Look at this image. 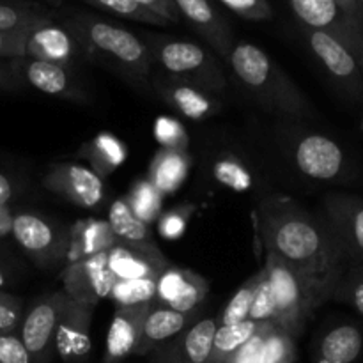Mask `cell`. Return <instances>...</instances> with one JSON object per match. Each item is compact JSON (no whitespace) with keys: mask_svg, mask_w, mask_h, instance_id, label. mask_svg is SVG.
Returning <instances> with one entry per match:
<instances>
[{"mask_svg":"<svg viewBox=\"0 0 363 363\" xmlns=\"http://www.w3.org/2000/svg\"><path fill=\"white\" fill-rule=\"evenodd\" d=\"M259 236L268 254L307 277L332 300L351 261L325 218L287 195H272L259 208Z\"/></svg>","mask_w":363,"mask_h":363,"instance_id":"cell-1","label":"cell"},{"mask_svg":"<svg viewBox=\"0 0 363 363\" xmlns=\"http://www.w3.org/2000/svg\"><path fill=\"white\" fill-rule=\"evenodd\" d=\"M66 28L77 39L78 48L92 59L106 64L135 84H147L152 55L149 46L130 30L89 14L69 18Z\"/></svg>","mask_w":363,"mask_h":363,"instance_id":"cell-2","label":"cell"},{"mask_svg":"<svg viewBox=\"0 0 363 363\" xmlns=\"http://www.w3.org/2000/svg\"><path fill=\"white\" fill-rule=\"evenodd\" d=\"M227 60L243 87L250 91L262 106L293 117L311 113V105L300 89L269 59L264 50L252 43H234Z\"/></svg>","mask_w":363,"mask_h":363,"instance_id":"cell-3","label":"cell"},{"mask_svg":"<svg viewBox=\"0 0 363 363\" xmlns=\"http://www.w3.org/2000/svg\"><path fill=\"white\" fill-rule=\"evenodd\" d=\"M266 279L277 307V326L296 339L307 319L330 298L279 257L266 252Z\"/></svg>","mask_w":363,"mask_h":363,"instance_id":"cell-4","label":"cell"},{"mask_svg":"<svg viewBox=\"0 0 363 363\" xmlns=\"http://www.w3.org/2000/svg\"><path fill=\"white\" fill-rule=\"evenodd\" d=\"M152 59L167 73L181 78L183 84L206 92L225 89V74L215 59L201 45L183 39H158L149 46Z\"/></svg>","mask_w":363,"mask_h":363,"instance_id":"cell-5","label":"cell"},{"mask_svg":"<svg viewBox=\"0 0 363 363\" xmlns=\"http://www.w3.org/2000/svg\"><path fill=\"white\" fill-rule=\"evenodd\" d=\"M64 291H55L38 298L27 314H23L20 325V339L30 354L32 363H48L52 357L55 332L60 314L67 301Z\"/></svg>","mask_w":363,"mask_h":363,"instance_id":"cell-6","label":"cell"},{"mask_svg":"<svg viewBox=\"0 0 363 363\" xmlns=\"http://www.w3.org/2000/svg\"><path fill=\"white\" fill-rule=\"evenodd\" d=\"M11 234L21 250L41 268L55 266L67 257L69 240H66L52 223L34 213L13 215Z\"/></svg>","mask_w":363,"mask_h":363,"instance_id":"cell-7","label":"cell"},{"mask_svg":"<svg viewBox=\"0 0 363 363\" xmlns=\"http://www.w3.org/2000/svg\"><path fill=\"white\" fill-rule=\"evenodd\" d=\"M298 20L311 30H323L362 55L363 25L346 13L339 0H289Z\"/></svg>","mask_w":363,"mask_h":363,"instance_id":"cell-8","label":"cell"},{"mask_svg":"<svg viewBox=\"0 0 363 363\" xmlns=\"http://www.w3.org/2000/svg\"><path fill=\"white\" fill-rule=\"evenodd\" d=\"M108 252L91 255V257L74 261L64 269V293L73 300L96 307L103 298L110 296L117 279L110 272Z\"/></svg>","mask_w":363,"mask_h":363,"instance_id":"cell-9","label":"cell"},{"mask_svg":"<svg viewBox=\"0 0 363 363\" xmlns=\"http://www.w3.org/2000/svg\"><path fill=\"white\" fill-rule=\"evenodd\" d=\"M326 223L351 262L363 264V199L332 194L325 199Z\"/></svg>","mask_w":363,"mask_h":363,"instance_id":"cell-10","label":"cell"},{"mask_svg":"<svg viewBox=\"0 0 363 363\" xmlns=\"http://www.w3.org/2000/svg\"><path fill=\"white\" fill-rule=\"evenodd\" d=\"M96 307L67 298L55 332L53 350L64 363H80L91 353V321Z\"/></svg>","mask_w":363,"mask_h":363,"instance_id":"cell-11","label":"cell"},{"mask_svg":"<svg viewBox=\"0 0 363 363\" xmlns=\"http://www.w3.org/2000/svg\"><path fill=\"white\" fill-rule=\"evenodd\" d=\"M45 188L80 208H98L103 201L101 176L84 165H57L43 179Z\"/></svg>","mask_w":363,"mask_h":363,"instance_id":"cell-12","label":"cell"},{"mask_svg":"<svg viewBox=\"0 0 363 363\" xmlns=\"http://www.w3.org/2000/svg\"><path fill=\"white\" fill-rule=\"evenodd\" d=\"M307 41L314 55L337 82L350 89L360 87L362 59L351 46L328 32L311 28H307Z\"/></svg>","mask_w":363,"mask_h":363,"instance_id":"cell-13","label":"cell"},{"mask_svg":"<svg viewBox=\"0 0 363 363\" xmlns=\"http://www.w3.org/2000/svg\"><path fill=\"white\" fill-rule=\"evenodd\" d=\"M294 162L307 177L318 181H333L346 170V155L342 147L325 135H307L294 149Z\"/></svg>","mask_w":363,"mask_h":363,"instance_id":"cell-14","label":"cell"},{"mask_svg":"<svg viewBox=\"0 0 363 363\" xmlns=\"http://www.w3.org/2000/svg\"><path fill=\"white\" fill-rule=\"evenodd\" d=\"M216 333L215 319H199L177 337L156 347L155 363H209Z\"/></svg>","mask_w":363,"mask_h":363,"instance_id":"cell-15","label":"cell"},{"mask_svg":"<svg viewBox=\"0 0 363 363\" xmlns=\"http://www.w3.org/2000/svg\"><path fill=\"white\" fill-rule=\"evenodd\" d=\"M108 225L112 229L113 236L117 238V243L138 250L145 257L151 259L158 268H167V259L163 257L162 252L158 250L156 243L152 241L149 227L133 215L130 204H128V199H117L110 206Z\"/></svg>","mask_w":363,"mask_h":363,"instance_id":"cell-16","label":"cell"},{"mask_svg":"<svg viewBox=\"0 0 363 363\" xmlns=\"http://www.w3.org/2000/svg\"><path fill=\"white\" fill-rule=\"evenodd\" d=\"M78 50L80 48H78L77 39L66 27L48 21L27 32L23 57L55 62L60 66H71Z\"/></svg>","mask_w":363,"mask_h":363,"instance_id":"cell-17","label":"cell"},{"mask_svg":"<svg viewBox=\"0 0 363 363\" xmlns=\"http://www.w3.org/2000/svg\"><path fill=\"white\" fill-rule=\"evenodd\" d=\"M149 307L151 303L137 305V307H117L106 335L105 363H119L130 354H135Z\"/></svg>","mask_w":363,"mask_h":363,"instance_id":"cell-18","label":"cell"},{"mask_svg":"<svg viewBox=\"0 0 363 363\" xmlns=\"http://www.w3.org/2000/svg\"><path fill=\"white\" fill-rule=\"evenodd\" d=\"M195 314L197 312H177L169 308L167 305L152 301L149 307L147 315H145L144 326H142V337L138 342L135 354H149L156 350V347L163 346L169 342L170 339L179 335L183 330L195 323Z\"/></svg>","mask_w":363,"mask_h":363,"instance_id":"cell-19","label":"cell"},{"mask_svg":"<svg viewBox=\"0 0 363 363\" xmlns=\"http://www.w3.org/2000/svg\"><path fill=\"white\" fill-rule=\"evenodd\" d=\"M179 9L181 18H186L199 30V34L216 50L222 57H229L233 48V35L229 27L222 20L211 0H174Z\"/></svg>","mask_w":363,"mask_h":363,"instance_id":"cell-20","label":"cell"},{"mask_svg":"<svg viewBox=\"0 0 363 363\" xmlns=\"http://www.w3.org/2000/svg\"><path fill=\"white\" fill-rule=\"evenodd\" d=\"M20 73L30 87L38 89L45 94L60 96V98L67 99H73V96H77V87L71 78L69 66L21 57Z\"/></svg>","mask_w":363,"mask_h":363,"instance_id":"cell-21","label":"cell"},{"mask_svg":"<svg viewBox=\"0 0 363 363\" xmlns=\"http://www.w3.org/2000/svg\"><path fill=\"white\" fill-rule=\"evenodd\" d=\"M158 91L167 103L190 119H204L218 108V103L208 92L183 82H160Z\"/></svg>","mask_w":363,"mask_h":363,"instance_id":"cell-22","label":"cell"},{"mask_svg":"<svg viewBox=\"0 0 363 363\" xmlns=\"http://www.w3.org/2000/svg\"><path fill=\"white\" fill-rule=\"evenodd\" d=\"M113 245H117V238L113 236L108 223L96 220L77 223L71 233L67 257L73 259V262L80 261L101 252H108Z\"/></svg>","mask_w":363,"mask_h":363,"instance_id":"cell-23","label":"cell"},{"mask_svg":"<svg viewBox=\"0 0 363 363\" xmlns=\"http://www.w3.org/2000/svg\"><path fill=\"white\" fill-rule=\"evenodd\" d=\"M110 272L117 280H137V279H158L163 269L144 254L126 245H113L106 255Z\"/></svg>","mask_w":363,"mask_h":363,"instance_id":"cell-24","label":"cell"},{"mask_svg":"<svg viewBox=\"0 0 363 363\" xmlns=\"http://www.w3.org/2000/svg\"><path fill=\"white\" fill-rule=\"evenodd\" d=\"M363 335L353 325H340L323 339L321 358L328 363H353L362 354Z\"/></svg>","mask_w":363,"mask_h":363,"instance_id":"cell-25","label":"cell"},{"mask_svg":"<svg viewBox=\"0 0 363 363\" xmlns=\"http://www.w3.org/2000/svg\"><path fill=\"white\" fill-rule=\"evenodd\" d=\"M190 167L186 152L177 149H163L158 152L151 165V183L160 194H169L177 190L184 181Z\"/></svg>","mask_w":363,"mask_h":363,"instance_id":"cell-26","label":"cell"},{"mask_svg":"<svg viewBox=\"0 0 363 363\" xmlns=\"http://www.w3.org/2000/svg\"><path fill=\"white\" fill-rule=\"evenodd\" d=\"M48 21H53L52 13L38 4L0 0V32H27Z\"/></svg>","mask_w":363,"mask_h":363,"instance_id":"cell-27","label":"cell"},{"mask_svg":"<svg viewBox=\"0 0 363 363\" xmlns=\"http://www.w3.org/2000/svg\"><path fill=\"white\" fill-rule=\"evenodd\" d=\"M261 325L250 321L234 323V325L216 326L215 340H213L211 360L209 363H227L234 357L240 347H243L255 333L259 332Z\"/></svg>","mask_w":363,"mask_h":363,"instance_id":"cell-28","label":"cell"},{"mask_svg":"<svg viewBox=\"0 0 363 363\" xmlns=\"http://www.w3.org/2000/svg\"><path fill=\"white\" fill-rule=\"evenodd\" d=\"M85 156L92 162L96 174L101 176V174L117 169L124 162L126 149L117 138L110 137V135H99L91 144L85 145Z\"/></svg>","mask_w":363,"mask_h":363,"instance_id":"cell-29","label":"cell"},{"mask_svg":"<svg viewBox=\"0 0 363 363\" xmlns=\"http://www.w3.org/2000/svg\"><path fill=\"white\" fill-rule=\"evenodd\" d=\"M156 280L158 279H137L117 280L112 287L110 296L117 307H137L156 301Z\"/></svg>","mask_w":363,"mask_h":363,"instance_id":"cell-30","label":"cell"},{"mask_svg":"<svg viewBox=\"0 0 363 363\" xmlns=\"http://www.w3.org/2000/svg\"><path fill=\"white\" fill-rule=\"evenodd\" d=\"M262 279H264V268L259 273H255L252 279H248L247 282L238 289V293L234 294L233 300H230L229 303H227V307L223 308V314L222 318H220V323H222V325H234V323L247 321L248 314H250L252 301H254V294Z\"/></svg>","mask_w":363,"mask_h":363,"instance_id":"cell-31","label":"cell"},{"mask_svg":"<svg viewBox=\"0 0 363 363\" xmlns=\"http://www.w3.org/2000/svg\"><path fill=\"white\" fill-rule=\"evenodd\" d=\"M332 300L342 301L363 315V264L351 262L347 266L337 282Z\"/></svg>","mask_w":363,"mask_h":363,"instance_id":"cell-32","label":"cell"},{"mask_svg":"<svg viewBox=\"0 0 363 363\" xmlns=\"http://www.w3.org/2000/svg\"><path fill=\"white\" fill-rule=\"evenodd\" d=\"M128 204L133 215L147 225L152 220H156V216L162 211V194L156 190L151 181H142L128 197Z\"/></svg>","mask_w":363,"mask_h":363,"instance_id":"cell-33","label":"cell"},{"mask_svg":"<svg viewBox=\"0 0 363 363\" xmlns=\"http://www.w3.org/2000/svg\"><path fill=\"white\" fill-rule=\"evenodd\" d=\"M84 2L91 4V6L98 7V9L117 14V16L121 18L140 21V23L155 25V27H165V25H169V21H165L163 18L152 14L151 11L142 7L137 0H84Z\"/></svg>","mask_w":363,"mask_h":363,"instance_id":"cell-34","label":"cell"},{"mask_svg":"<svg viewBox=\"0 0 363 363\" xmlns=\"http://www.w3.org/2000/svg\"><path fill=\"white\" fill-rule=\"evenodd\" d=\"M287 362H294V337L275 325L266 337L262 363Z\"/></svg>","mask_w":363,"mask_h":363,"instance_id":"cell-35","label":"cell"},{"mask_svg":"<svg viewBox=\"0 0 363 363\" xmlns=\"http://www.w3.org/2000/svg\"><path fill=\"white\" fill-rule=\"evenodd\" d=\"M248 319L257 325H266V323H273L277 325V307L275 300H273L272 289H269L268 279L261 280V284L257 286V291L254 294V301H252L250 314H248Z\"/></svg>","mask_w":363,"mask_h":363,"instance_id":"cell-36","label":"cell"},{"mask_svg":"<svg viewBox=\"0 0 363 363\" xmlns=\"http://www.w3.org/2000/svg\"><path fill=\"white\" fill-rule=\"evenodd\" d=\"M215 176L220 183L233 188V190L236 191L248 190L252 184L250 174L247 172L245 167H241L240 163L234 162V160H222V162L216 163Z\"/></svg>","mask_w":363,"mask_h":363,"instance_id":"cell-37","label":"cell"},{"mask_svg":"<svg viewBox=\"0 0 363 363\" xmlns=\"http://www.w3.org/2000/svg\"><path fill=\"white\" fill-rule=\"evenodd\" d=\"M218 2L245 20L264 21L273 18V9L268 0H218Z\"/></svg>","mask_w":363,"mask_h":363,"instance_id":"cell-38","label":"cell"},{"mask_svg":"<svg viewBox=\"0 0 363 363\" xmlns=\"http://www.w3.org/2000/svg\"><path fill=\"white\" fill-rule=\"evenodd\" d=\"M273 326H275L273 323L261 325L259 332L255 333L243 347H240V350L234 353V357L227 363H262V358H264L266 337H268L269 330H272Z\"/></svg>","mask_w":363,"mask_h":363,"instance_id":"cell-39","label":"cell"},{"mask_svg":"<svg viewBox=\"0 0 363 363\" xmlns=\"http://www.w3.org/2000/svg\"><path fill=\"white\" fill-rule=\"evenodd\" d=\"M23 319V305L16 296L0 291V333H16Z\"/></svg>","mask_w":363,"mask_h":363,"instance_id":"cell-40","label":"cell"},{"mask_svg":"<svg viewBox=\"0 0 363 363\" xmlns=\"http://www.w3.org/2000/svg\"><path fill=\"white\" fill-rule=\"evenodd\" d=\"M155 135L165 145V149H177V151H181V147H186L188 138L183 126L177 121L170 119V117H160L156 121Z\"/></svg>","mask_w":363,"mask_h":363,"instance_id":"cell-41","label":"cell"},{"mask_svg":"<svg viewBox=\"0 0 363 363\" xmlns=\"http://www.w3.org/2000/svg\"><path fill=\"white\" fill-rule=\"evenodd\" d=\"M0 363H32L27 347L16 333H0Z\"/></svg>","mask_w":363,"mask_h":363,"instance_id":"cell-42","label":"cell"},{"mask_svg":"<svg viewBox=\"0 0 363 363\" xmlns=\"http://www.w3.org/2000/svg\"><path fill=\"white\" fill-rule=\"evenodd\" d=\"M188 215H190L188 209H174V211L165 213L160 220V234L167 240H177L179 236H183Z\"/></svg>","mask_w":363,"mask_h":363,"instance_id":"cell-43","label":"cell"},{"mask_svg":"<svg viewBox=\"0 0 363 363\" xmlns=\"http://www.w3.org/2000/svg\"><path fill=\"white\" fill-rule=\"evenodd\" d=\"M27 32H0V59H21Z\"/></svg>","mask_w":363,"mask_h":363,"instance_id":"cell-44","label":"cell"},{"mask_svg":"<svg viewBox=\"0 0 363 363\" xmlns=\"http://www.w3.org/2000/svg\"><path fill=\"white\" fill-rule=\"evenodd\" d=\"M137 2L147 11H151L152 14H156V16L169 21V23H176V21L181 20L179 9H177L174 0H137Z\"/></svg>","mask_w":363,"mask_h":363,"instance_id":"cell-45","label":"cell"},{"mask_svg":"<svg viewBox=\"0 0 363 363\" xmlns=\"http://www.w3.org/2000/svg\"><path fill=\"white\" fill-rule=\"evenodd\" d=\"M20 73V59H0V89L13 87Z\"/></svg>","mask_w":363,"mask_h":363,"instance_id":"cell-46","label":"cell"},{"mask_svg":"<svg viewBox=\"0 0 363 363\" xmlns=\"http://www.w3.org/2000/svg\"><path fill=\"white\" fill-rule=\"evenodd\" d=\"M11 225H13V215L7 209V204H0V236L9 234Z\"/></svg>","mask_w":363,"mask_h":363,"instance_id":"cell-47","label":"cell"},{"mask_svg":"<svg viewBox=\"0 0 363 363\" xmlns=\"http://www.w3.org/2000/svg\"><path fill=\"white\" fill-rule=\"evenodd\" d=\"M13 199V184L0 172V204H7Z\"/></svg>","mask_w":363,"mask_h":363,"instance_id":"cell-48","label":"cell"},{"mask_svg":"<svg viewBox=\"0 0 363 363\" xmlns=\"http://www.w3.org/2000/svg\"><path fill=\"white\" fill-rule=\"evenodd\" d=\"M4 286H6V275H4L2 269H0V289H2Z\"/></svg>","mask_w":363,"mask_h":363,"instance_id":"cell-49","label":"cell"},{"mask_svg":"<svg viewBox=\"0 0 363 363\" xmlns=\"http://www.w3.org/2000/svg\"><path fill=\"white\" fill-rule=\"evenodd\" d=\"M360 59H362V69H363V45H362V55H360Z\"/></svg>","mask_w":363,"mask_h":363,"instance_id":"cell-50","label":"cell"},{"mask_svg":"<svg viewBox=\"0 0 363 363\" xmlns=\"http://www.w3.org/2000/svg\"><path fill=\"white\" fill-rule=\"evenodd\" d=\"M357 2H358V6H360L362 11H363V0H357Z\"/></svg>","mask_w":363,"mask_h":363,"instance_id":"cell-51","label":"cell"},{"mask_svg":"<svg viewBox=\"0 0 363 363\" xmlns=\"http://www.w3.org/2000/svg\"><path fill=\"white\" fill-rule=\"evenodd\" d=\"M287 363H294V362H287Z\"/></svg>","mask_w":363,"mask_h":363,"instance_id":"cell-52","label":"cell"}]
</instances>
